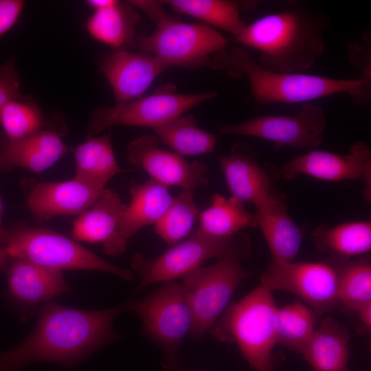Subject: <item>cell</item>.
<instances>
[{"mask_svg": "<svg viewBox=\"0 0 371 371\" xmlns=\"http://www.w3.org/2000/svg\"><path fill=\"white\" fill-rule=\"evenodd\" d=\"M125 304L85 311L49 301L43 304L30 334L0 352V371H23L33 363L51 362L71 368L119 335L113 329Z\"/></svg>", "mask_w": 371, "mask_h": 371, "instance_id": "1", "label": "cell"}, {"mask_svg": "<svg viewBox=\"0 0 371 371\" xmlns=\"http://www.w3.org/2000/svg\"><path fill=\"white\" fill-rule=\"evenodd\" d=\"M357 312L363 324L370 330L371 326V303L365 305Z\"/></svg>", "mask_w": 371, "mask_h": 371, "instance_id": "37", "label": "cell"}, {"mask_svg": "<svg viewBox=\"0 0 371 371\" xmlns=\"http://www.w3.org/2000/svg\"><path fill=\"white\" fill-rule=\"evenodd\" d=\"M175 371H182V370H175Z\"/></svg>", "mask_w": 371, "mask_h": 371, "instance_id": "40", "label": "cell"}, {"mask_svg": "<svg viewBox=\"0 0 371 371\" xmlns=\"http://www.w3.org/2000/svg\"><path fill=\"white\" fill-rule=\"evenodd\" d=\"M156 137L144 135L132 141L127 150L129 162L141 167L150 179L169 188L177 186L193 192L209 183L207 166L197 161L161 150Z\"/></svg>", "mask_w": 371, "mask_h": 371, "instance_id": "13", "label": "cell"}, {"mask_svg": "<svg viewBox=\"0 0 371 371\" xmlns=\"http://www.w3.org/2000/svg\"><path fill=\"white\" fill-rule=\"evenodd\" d=\"M277 308L271 291L260 284L230 304L212 333L218 340L235 342L256 371H273Z\"/></svg>", "mask_w": 371, "mask_h": 371, "instance_id": "5", "label": "cell"}, {"mask_svg": "<svg viewBox=\"0 0 371 371\" xmlns=\"http://www.w3.org/2000/svg\"><path fill=\"white\" fill-rule=\"evenodd\" d=\"M200 210L193 192L183 191L172 200L155 224V232L168 244H175L190 232Z\"/></svg>", "mask_w": 371, "mask_h": 371, "instance_id": "33", "label": "cell"}, {"mask_svg": "<svg viewBox=\"0 0 371 371\" xmlns=\"http://www.w3.org/2000/svg\"><path fill=\"white\" fill-rule=\"evenodd\" d=\"M326 125L324 109L304 103L293 115H263L234 124H220L222 134L261 138L273 143L274 149L285 147L306 149L318 146L323 141Z\"/></svg>", "mask_w": 371, "mask_h": 371, "instance_id": "10", "label": "cell"}, {"mask_svg": "<svg viewBox=\"0 0 371 371\" xmlns=\"http://www.w3.org/2000/svg\"><path fill=\"white\" fill-rule=\"evenodd\" d=\"M196 233L216 239H230L243 229L256 227L254 213L234 196L215 194L210 205L199 213Z\"/></svg>", "mask_w": 371, "mask_h": 371, "instance_id": "24", "label": "cell"}, {"mask_svg": "<svg viewBox=\"0 0 371 371\" xmlns=\"http://www.w3.org/2000/svg\"><path fill=\"white\" fill-rule=\"evenodd\" d=\"M231 238H212L195 232L189 239L174 245L158 257L135 254L131 265L140 278L138 289L151 284L175 280L201 266L206 260L220 259L227 251Z\"/></svg>", "mask_w": 371, "mask_h": 371, "instance_id": "12", "label": "cell"}, {"mask_svg": "<svg viewBox=\"0 0 371 371\" xmlns=\"http://www.w3.org/2000/svg\"><path fill=\"white\" fill-rule=\"evenodd\" d=\"M209 64L214 69L233 77L245 76L251 94L260 104L307 103L333 94L351 97L357 104L368 101L371 79L333 78L302 73H279L267 70L242 47L227 48L213 55Z\"/></svg>", "mask_w": 371, "mask_h": 371, "instance_id": "3", "label": "cell"}, {"mask_svg": "<svg viewBox=\"0 0 371 371\" xmlns=\"http://www.w3.org/2000/svg\"><path fill=\"white\" fill-rule=\"evenodd\" d=\"M139 19L132 4L117 1L111 6L94 11L87 21L86 28L96 41L122 49L135 45V27Z\"/></svg>", "mask_w": 371, "mask_h": 371, "instance_id": "25", "label": "cell"}, {"mask_svg": "<svg viewBox=\"0 0 371 371\" xmlns=\"http://www.w3.org/2000/svg\"><path fill=\"white\" fill-rule=\"evenodd\" d=\"M311 235L318 249L344 257L361 255L371 249L370 221L346 222L334 227L322 224Z\"/></svg>", "mask_w": 371, "mask_h": 371, "instance_id": "27", "label": "cell"}, {"mask_svg": "<svg viewBox=\"0 0 371 371\" xmlns=\"http://www.w3.org/2000/svg\"><path fill=\"white\" fill-rule=\"evenodd\" d=\"M24 5L25 1L22 0H0V36L14 25Z\"/></svg>", "mask_w": 371, "mask_h": 371, "instance_id": "35", "label": "cell"}, {"mask_svg": "<svg viewBox=\"0 0 371 371\" xmlns=\"http://www.w3.org/2000/svg\"><path fill=\"white\" fill-rule=\"evenodd\" d=\"M8 232L6 247L12 259H24L44 267L63 270H93L130 280L133 273L112 265L75 240L45 228L23 227Z\"/></svg>", "mask_w": 371, "mask_h": 371, "instance_id": "7", "label": "cell"}, {"mask_svg": "<svg viewBox=\"0 0 371 371\" xmlns=\"http://www.w3.org/2000/svg\"><path fill=\"white\" fill-rule=\"evenodd\" d=\"M12 260L8 250L0 247V271L5 272Z\"/></svg>", "mask_w": 371, "mask_h": 371, "instance_id": "39", "label": "cell"}, {"mask_svg": "<svg viewBox=\"0 0 371 371\" xmlns=\"http://www.w3.org/2000/svg\"><path fill=\"white\" fill-rule=\"evenodd\" d=\"M328 20L298 3L247 25L235 40L258 52L259 64L279 73L311 68L323 54Z\"/></svg>", "mask_w": 371, "mask_h": 371, "instance_id": "2", "label": "cell"}, {"mask_svg": "<svg viewBox=\"0 0 371 371\" xmlns=\"http://www.w3.org/2000/svg\"><path fill=\"white\" fill-rule=\"evenodd\" d=\"M0 126L12 142L45 129L47 121L41 108L25 96L0 107Z\"/></svg>", "mask_w": 371, "mask_h": 371, "instance_id": "32", "label": "cell"}, {"mask_svg": "<svg viewBox=\"0 0 371 371\" xmlns=\"http://www.w3.org/2000/svg\"><path fill=\"white\" fill-rule=\"evenodd\" d=\"M337 271L338 302L354 311L371 303V264L368 258L345 264Z\"/></svg>", "mask_w": 371, "mask_h": 371, "instance_id": "31", "label": "cell"}, {"mask_svg": "<svg viewBox=\"0 0 371 371\" xmlns=\"http://www.w3.org/2000/svg\"><path fill=\"white\" fill-rule=\"evenodd\" d=\"M104 189L75 177L65 181L43 182L32 188L27 203L36 218L47 221L56 216L82 214Z\"/></svg>", "mask_w": 371, "mask_h": 371, "instance_id": "18", "label": "cell"}, {"mask_svg": "<svg viewBox=\"0 0 371 371\" xmlns=\"http://www.w3.org/2000/svg\"><path fill=\"white\" fill-rule=\"evenodd\" d=\"M315 326V313L300 302L276 309L274 327L277 343L293 350L302 352Z\"/></svg>", "mask_w": 371, "mask_h": 371, "instance_id": "30", "label": "cell"}, {"mask_svg": "<svg viewBox=\"0 0 371 371\" xmlns=\"http://www.w3.org/2000/svg\"><path fill=\"white\" fill-rule=\"evenodd\" d=\"M125 308L139 317L143 333L161 349L164 366H176L180 346L193 324L182 284L175 280L165 282L148 296L126 304Z\"/></svg>", "mask_w": 371, "mask_h": 371, "instance_id": "8", "label": "cell"}, {"mask_svg": "<svg viewBox=\"0 0 371 371\" xmlns=\"http://www.w3.org/2000/svg\"><path fill=\"white\" fill-rule=\"evenodd\" d=\"M167 64L146 53L118 49L100 63L103 74L113 91L115 105L137 99L167 68Z\"/></svg>", "mask_w": 371, "mask_h": 371, "instance_id": "16", "label": "cell"}, {"mask_svg": "<svg viewBox=\"0 0 371 371\" xmlns=\"http://www.w3.org/2000/svg\"><path fill=\"white\" fill-rule=\"evenodd\" d=\"M217 158L232 196L257 205L274 189L280 172L271 164H261L253 147L236 142L229 154Z\"/></svg>", "mask_w": 371, "mask_h": 371, "instance_id": "15", "label": "cell"}, {"mask_svg": "<svg viewBox=\"0 0 371 371\" xmlns=\"http://www.w3.org/2000/svg\"><path fill=\"white\" fill-rule=\"evenodd\" d=\"M4 205L0 195V247L6 248L8 242V232L5 230L2 225Z\"/></svg>", "mask_w": 371, "mask_h": 371, "instance_id": "36", "label": "cell"}, {"mask_svg": "<svg viewBox=\"0 0 371 371\" xmlns=\"http://www.w3.org/2000/svg\"><path fill=\"white\" fill-rule=\"evenodd\" d=\"M76 170L74 177L101 189L122 172L114 154L110 134L89 138L74 150Z\"/></svg>", "mask_w": 371, "mask_h": 371, "instance_id": "26", "label": "cell"}, {"mask_svg": "<svg viewBox=\"0 0 371 371\" xmlns=\"http://www.w3.org/2000/svg\"><path fill=\"white\" fill-rule=\"evenodd\" d=\"M214 91L181 94L175 92L173 85L158 88L147 96H142L127 103L97 109L91 115L89 127L99 133L114 125L150 127L161 126L201 104L216 97Z\"/></svg>", "mask_w": 371, "mask_h": 371, "instance_id": "9", "label": "cell"}, {"mask_svg": "<svg viewBox=\"0 0 371 371\" xmlns=\"http://www.w3.org/2000/svg\"><path fill=\"white\" fill-rule=\"evenodd\" d=\"M314 371H348L349 336L331 317H326L301 352Z\"/></svg>", "mask_w": 371, "mask_h": 371, "instance_id": "22", "label": "cell"}, {"mask_svg": "<svg viewBox=\"0 0 371 371\" xmlns=\"http://www.w3.org/2000/svg\"><path fill=\"white\" fill-rule=\"evenodd\" d=\"M249 239L238 233L224 256L208 267L199 266L183 276L182 286L193 315L190 333L199 340L228 306L238 285L250 273L241 265L249 254Z\"/></svg>", "mask_w": 371, "mask_h": 371, "instance_id": "4", "label": "cell"}, {"mask_svg": "<svg viewBox=\"0 0 371 371\" xmlns=\"http://www.w3.org/2000/svg\"><path fill=\"white\" fill-rule=\"evenodd\" d=\"M20 81L14 58L0 64V107L25 97L21 92Z\"/></svg>", "mask_w": 371, "mask_h": 371, "instance_id": "34", "label": "cell"}, {"mask_svg": "<svg viewBox=\"0 0 371 371\" xmlns=\"http://www.w3.org/2000/svg\"><path fill=\"white\" fill-rule=\"evenodd\" d=\"M5 273L11 295L22 304H44L70 291L62 271L27 260L13 259Z\"/></svg>", "mask_w": 371, "mask_h": 371, "instance_id": "21", "label": "cell"}, {"mask_svg": "<svg viewBox=\"0 0 371 371\" xmlns=\"http://www.w3.org/2000/svg\"><path fill=\"white\" fill-rule=\"evenodd\" d=\"M69 151L58 132L43 129L0 148V171L16 168L41 172Z\"/></svg>", "mask_w": 371, "mask_h": 371, "instance_id": "20", "label": "cell"}, {"mask_svg": "<svg viewBox=\"0 0 371 371\" xmlns=\"http://www.w3.org/2000/svg\"><path fill=\"white\" fill-rule=\"evenodd\" d=\"M116 1V0H89L86 1V3L94 12L111 6Z\"/></svg>", "mask_w": 371, "mask_h": 371, "instance_id": "38", "label": "cell"}, {"mask_svg": "<svg viewBox=\"0 0 371 371\" xmlns=\"http://www.w3.org/2000/svg\"><path fill=\"white\" fill-rule=\"evenodd\" d=\"M260 284L271 291L297 295L316 315L329 311L338 302L337 268L325 262L273 260L262 274Z\"/></svg>", "mask_w": 371, "mask_h": 371, "instance_id": "11", "label": "cell"}, {"mask_svg": "<svg viewBox=\"0 0 371 371\" xmlns=\"http://www.w3.org/2000/svg\"><path fill=\"white\" fill-rule=\"evenodd\" d=\"M279 172L287 180L300 175L327 181L363 179L371 173V151L365 141L353 144L346 154L313 150L290 159Z\"/></svg>", "mask_w": 371, "mask_h": 371, "instance_id": "14", "label": "cell"}, {"mask_svg": "<svg viewBox=\"0 0 371 371\" xmlns=\"http://www.w3.org/2000/svg\"><path fill=\"white\" fill-rule=\"evenodd\" d=\"M159 141L181 155H199L214 150L218 136L197 126L191 115L179 116L153 129Z\"/></svg>", "mask_w": 371, "mask_h": 371, "instance_id": "28", "label": "cell"}, {"mask_svg": "<svg viewBox=\"0 0 371 371\" xmlns=\"http://www.w3.org/2000/svg\"><path fill=\"white\" fill-rule=\"evenodd\" d=\"M255 207L256 226L268 244L273 260L293 262L303 242V232L289 214L285 195L273 190Z\"/></svg>", "mask_w": 371, "mask_h": 371, "instance_id": "19", "label": "cell"}, {"mask_svg": "<svg viewBox=\"0 0 371 371\" xmlns=\"http://www.w3.org/2000/svg\"><path fill=\"white\" fill-rule=\"evenodd\" d=\"M175 11L238 36L247 24L240 14V3L228 0H171L164 1Z\"/></svg>", "mask_w": 371, "mask_h": 371, "instance_id": "29", "label": "cell"}, {"mask_svg": "<svg viewBox=\"0 0 371 371\" xmlns=\"http://www.w3.org/2000/svg\"><path fill=\"white\" fill-rule=\"evenodd\" d=\"M162 1H152L144 11L156 23L148 35L135 38V45L170 67L192 68L209 64L211 57L226 49L227 39L212 27L200 23H183L172 18Z\"/></svg>", "mask_w": 371, "mask_h": 371, "instance_id": "6", "label": "cell"}, {"mask_svg": "<svg viewBox=\"0 0 371 371\" xmlns=\"http://www.w3.org/2000/svg\"><path fill=\"white\" fill-rule=\"evenodd\" d=\"M131 199L123 213L120 231L126 239L142 227L155 224L168 208L172 197L168 188L152 179L130 187Z\"/></svg>", "mask_w": 371, "mask_h": 371, "instance_id": "23", "label": "cell"}, {"mask_svg": "<svg viewBox=\"0 0 371 371\" xmlns=\"http://www.w3.org/2000/svg\"><path fill=\"white\" fill-rule=\"evenodd\" d=\"M126 207L117 193L104 189L74 223L72 238L76 241L101 243L106 254L121 255L128 243L120 231Z\"/></svg>", "mask_w": 371, "mask_h": 371, "instance_id": "17", "label": "cell"}]
</instances>
